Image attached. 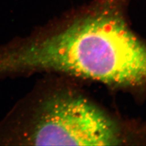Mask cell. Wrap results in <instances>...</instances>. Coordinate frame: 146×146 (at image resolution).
<instances>
[{
	"instance_id": "6da1fadb",
	"label": "cell",
	"mask_w": 146,
	"mask_h": 146,
	"mask_svg": "<svg viewBox=\"0 0 146 146\" xmlns=\"http://www.w3.org/2000/svg\"><path fill=\"white\" fill-rule=\"evenodd\" d=\"M129 0H91L13 51L17 70H43L146 91V42L125 16Z\"/></svg>"
},
{
	"instance_id": "7a4b0ae2",
	"label": "cell",
	"mask_w": 146,
	"mask_h": 146,
	"mask_svg": "<svg viewBox=\"0 0 146 146\" xmlns=\"http://www.w3.org/2000/svg\"><path fill=\"white\" fill-rule=\"evenodd\" d=\"M12 117L0 139L20 145H116L126 141L117 122L87 98L70 91L46 96Z\"/></svg>"
}]
</instances>
